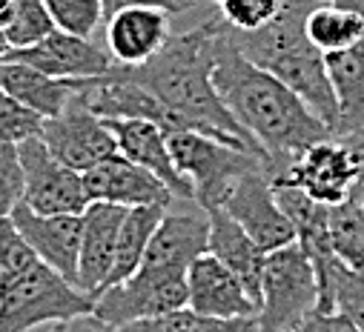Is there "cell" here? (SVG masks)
<instances>
[{"instance_id":"obj_24","label":"cell","mask_w":364,"mask_h":332,"mask_svg":"<svg viewBox=\"0 0 364 332\" xmlns=\"http://www.w3.org/2000/svg\"><path fill=\"white\" fill-rule=\"evenodd\" d=\"M169 206H129L127 215H124V223H121V235H118V255H115V267H112V275H109V284H121L124 278H129L132 272H138L144 267V258H146V249H149V240L164 218Z\"/></svg>"},{"instance_id":"obj_41","label":"cell","mask_w":364,"mask_h":332,"mask_svg":"<svg viewBox=\"0 0 364 332\" xmlns=\"http://www.w3.org/2000/svg\"><path fill=\"white\" fill-rule=\"evenodd\" d=\"M213 4H215V0H213Z\"/></svg>"},{"instance_id":"obj_21","label":"cell","mask_w":364,"mask_h":332,"mask_svg":"<svg viewBox=\"0 0 364 332\" xmlns=\"http://www.w3.org/2000/svg\"><path fill=\"white\" fill-rule=\"evenodd\" d=\"M86 80H66L52 77L29 63L4 60L0 63V92L18 98L21 104L32 106L43 118H55L66 109V104L83 89Z\"/></svg>"},{"instance_id":"obj_18","label":"cell","mask_w":364,"mask_h":332,"mask_svg":"<svg viewBox=\"0 0 364 332\" xmlns=\"http://www.w3.org/2000/svg\"><path fill=\"white\" fill-rule=\"evenodd\" d=\"M169 12L158 6H129L107 18V49L121 66H141L169 40Z\"/></svg>"},{"instance_id":"obj_9","label":"cell","mask_w":364,"mask_h":332,"mask_svg":"<svg viewBox=\"0 0 364 332\" xmlns=\"http://www.w3.org/2000/svg\"><path fill=\"white\" fill-rule=\"evenodd\" d=\"M18 152L26 175V192H23L26 206L43 215H80L92 204L83 184V172L72 170L60 157H55L41 135L18 143Z\"/></svg>"},{"instance_id":"obj_4","label":"cell","mask_w":364,"mask_h":332,"mask_svg":"<svg viewBox=\"0 0 364 332\" xmlns=\"http://www.w3.org/2000/svg\"><path fill=\"white\" fill-rule=\"evenodd\" d=\"M83 312H95V298L43 261L0 289V332H32L35 326H52Z\"/></svg>"},{"instance_id":"obj_29","label":"cell","mask_w":364,"mask_h":332,"mask_svg":"<svg viewBox=\"0 0 364 332\" xmlns=\"http://www.w3.org/2000/svg\"><path fill=\"white\" fill-rule=\"evenodd\" d=\"M58 26H55L43 0H18V12H15V21H12L6 38H9L12 49H26V46L41 43Z\"/></svg>"},{"instance_id":"obj_17","label":"cell","mask_w":364,"mask_h":332,"mask_svg":"<svg viewBox=\"0 0 364 332\" xmlns=\"http://www.w3.org/2000/svg\"><path fill=\"white\" fill-rule=\"evenodd\" d=\"M190 306L213 318H258V301L241 284V278L215 255L193 261L190 272Z\"/></svg>"},{"instance_id":"obj_40","label":"cell","mask_w":364,"mask_h":332,"mask_svg":"<svg viewBox=\"0 0 364 332\" xmlns=\"http://www.w3.org/2000/svg\"><path fill=\"white\" fill-rule=\"evenodd\" d=\"M321 4H330V0H321Z\"/></svg>"},{"instance_id":"obj_22","label":"cell","mask_w":364,"mask_h":332,"mask_svg":"<svg viewBox=\"0 0 364 332\" xmlns=\"http://www.w3.org/2000/svg\"><path fill=\"white\" fill-rule=\"evenodd\" d=\"M324 57L338 98V123L333 132L338 138L364 126V38L355 46Z\"/></svg>"},{"instance_id":"obj_16","label":"cell","mask_w":364,"mask_h":332,"mask_svg":"<svg viewBox=\"0 0 364 332\" xmlns=\"http://www.w3.org/2000/svg\"><path fill=\"white\" fill-rule=\"evenodd\" d=\"M118 152L127 155L129 160H135L138 166L149 170L152 175H158L175 198L181 201H196L193 184L181 175V170L175 166V157L169 152V132L152 121H138V118H107Z\"/></svg>"},{"instance_id":"obj_37","label":"cell","mask_w":364,"mask_h":332,"mask_svg":"<svg viewBox=\"0 0 364 332\" xmlns=\"http://www.w3.org/2000/svg\"><path fill=\"white\" fill-rule=\"evenodd\" d=\"M287 332H324V329H321V312H318V309H316V312H310L301 323H296V326H293V329H287Z\"/></svg>"},{"instance_id":"obj_28","label":"cell","mask_w":364,"mask_h":332,"mask_svg":"<svg viewBox=\"0 0 364 332\" xmlns=\"http://www.w3.org/2000/svg\"><path fill=\"white\" fill-rule=\"evenodd\" d=\"M41 258L35 255V249L29 246V240L21 235L18 223L12 221V215L0 218V289H4L12 278H18L21 272H26L32 264H38Z\"/></svg>"},{"instance_id":"obj_34","label":"cell","mask_w":364,"mask_h":332,"mask_svg":"<svg viewBox=\"0 0 364 332\" xmlns=\"http://www.w3.org/2000/svg\"><path fill=\"white\" fill-rule=\"evenodd\" d=\"M49 332H121V329L115 323H109L107 318H101L98 312H83V315L52 323Z\"/></svg>"},{"instance_id":"obj_7","label":"cell","mask_w":364,"mask_h":332,"mask_svg":"<svg viewBox=\"0 0 364 332\" xmlns=\"http://www.w3.org/2000/svg\"><path fill=\"white\" fill-rule=\"evenodd\" d=\"M187 267H172V264H144L138 272L124 278L121 284L107 287L95 298V312L115 323L118 329L155 318L181 306H190V281Z\"/></svg>"},{"instance_id":"obj_12","label":"cell","mask_w":364,"mask_h":332,"mask_svg":"<svg viewBox=\"0 0 364 332\" xmlns=\"http://www.w3.org/2000/svg\"><path fill=\"white\" fill-rule=\"evenodd\" d=\"M6 60L29 63L52 77H66V80H95L115 69V57L109 52L95 46L89 38L63 29H55L35 46L9 49Z\"/></svg>"},{"instance_id":"obj_36","label":"cell","mask_w":364,"mask_h":332,"mask_svg":"<svg viewBox=\"0 0 364 332\" xmlns=\"http://www.w3.org/2000/svg\"><path fill=\"white\" fill-rule=\"evenodd\" d=\"M18 12V0H0V32H9Z\"/></svg>"},{"instance_id":"obj_35","label":"cell","mask_w":364,"mask_h":332,"mask_svg":"<svg viewBox=\"0 0 364 332\" xmlns=\"http://www.w3.org/2000/svg\"><path fill=\"white\" fill-rule=\"evenodd\" d=\"M338 140L350 149L355 166H358V175H364V126L355 129V132H347V135H338Z\"/></svg>"},{"instance_id":"obj_20","label":"cell","mask_w":364,"mask_h":332,"mask_svg":"<svg viewBox=\"0 0 364 332\" xmlns=\"http://www.w3.org/2000/svg\"><path fill=\"white\" fill-rule=\"evenodd\" d=\"M207 212H210V255L227 264L250 289V295L261 304V275H264L267 253L224 206H213Z\"/></svg>"},{"instance_id":"obj_25","label":"cell","mask_w":364,"mask_h":332,"mask_svg":"<svg viewBox=\"0 0 364 332\" xmlns=\"http://www.w3.org/2000/svg\"><path fill=\"white\" fill-rule=\"evenodd\" d=\"M121 332H258V318H213L193 306H181L155 318L132 321Z\"/></svg>"},{"instance_id":"obj_2","label":"cell","mask_w":364,"mask_h":332,"mask_svg":"<svg viewBox=\"0 0 364 332\" xmlns=\"http://www.w3.org/2000/svg\"><path fill=\"white\" fill-rule=\"evenodd\" d=\"M221 15L207 18L190 32L169 35L164 49L141 66H121V74L141 83L166 106L181 112L198 132L215 135L227 143L252 149L264 155V149L252 140V135L232 118L227 104L215 89V38H218ZM267 157V155H264ZM269 163V160H267Z\"/></svg>"},{"instance_id":"obj_31","label":"cell","mask_w":364,"mask_h":332,"mask_svg":"<svg viewBox=\"0 0 364 332\" xmlns=\"http://www.w3.org/2000/svg\"><path fill=\"white\" fill-rule=\"evenodd\" d=\"M215 4L227 26L238 32H252L276 18L284 0H215Z\"/></svg>"},{"instance_id":"obj_6","label":"cell","mask_w":364,"mask_h":332,"mask_svg":"<svg viewBox=\"0 0 364 332\" xmlns=\"http://www.w3.org/2000/svg\"><path fill=\"white\" fill-rule=\"evenodd\" d=\"M318 309V272L304 246L287 243L267 253L261 275L258 332H287Z\"/></svg>"},{"instance_id":"obj_32","label":"cell","mask_w":364,"mask_h":332,"mask_svg":"<svg viewBox=\"0 0 364 332\" xmlns=\"http://www.w3.org/2000/svg\"><path fill=\"white\" fill-rule=\"evenodd\" d=\"M26 192V175L18 143H0V218L15 212L18 204H23Z\"/></svg>"},{"instance_id":"obj_26","label":"cell","mask_w":364,"mask_h":332,"mask_svg":"<svg viewBox=\"0 0 364 332\" xmlns=\"http://www.w3.org/2000/svg\"><path fill=\"white\" fill-rule=\"evenodd\" d=\"M330 243L344 267L364 272V209L353 198L330 206Z\"/></svg>"},{"instance_id":"obj_27","label":"cell","mask_w":364,"mask_h":332,"mask_svg":"<svg viewBox=\"0 0 364 332\" xmlns=\"http://www.w3.org/2000/svg\"><path fill=\"white\" fill-rule=\"evenodd\" d=\"M43 4L58 29L80 38H92L95 29L107 21L101 0H43Z\"/></svg>"},{"instance_id":"obj_10","label":"cell","mask_w":364,"mask_h":332,"mask_svg":"<svg viewBox=\"0 0 364 332\" xmlns=\"http://www.w3.org/2000/svg\"><path fill=\"white\" fill-rule=\"evenodd\" d=\"M41 138L46 140L55 157H60L66 166H72L77 172L92 170L95 163L118 152V143H115V135L107 118H101L86 104L83 89L66 104L60 115L46 118Z\"/></svg>"},{"instance_id":"obj_39","label":"cell","mask_w":364,"mask_h":332,"mask_svg":"<svg viewBox=\"0 0 364 332\" xmlns=\"http://www.w3.org/2000/svg\"><path fill=\"white\" fill-rule=\"evenodd\" d=\"M9 49H12V43H9V38H6V32H0V63L6 60V55H9Z\"/></svg>"},{"instance_id":"obj_23","label":"cell","mask_w":364,"mask_h":332,"mask_svg":"<svg viewBox=\"0 0 364 332\" xmlns=\"http://www.w3.org/2000/svg\"><path fill=\"white\" fill-rule=\"evenodd\" d=\"M313 264L318 272V309L341 312L364 329V272L344 267L336 253Z\"/></svg>"},{"instance_id":"obj_19","label":"cell","mask_w":364,"mask_h":332,"mask_svg":"<svg viewBox=\"0 0 364 332\" xmlns=\"http://www.w3.org/2000/svg\"><path fill=\"white\" fill-rule=\"evenodd\" d=\"M210 253V212H164L144 264H172V267H193L201 255Z\"/></svg>"},{"instance_id":"obj_15","label":"cell","mask_w":364,"mask_h":332,"mask_svg":"<svg viewBox=\"0 0 364 332\" xmlns=\"http://www.w3.org/2000/svg\"><path fill=\"white\" fill-rule=\"evenodd\" d=\"M127 206L92 201L83 209V238L77 258V289L98 298L112 275L118 255V235L124 223Z\"/></svg>"},{"instance_id":"obj_13","label":"cell","mask_w":364,"mask_h":332,"mask_svg":"<svg viewBox=\"0 0 364 332\" xmlns=\"http://www.w3.org/2000/svg\"><path fill=\"white\" fill-rule=\"evenodd\" d=\"M83 184L92 201L101 204H115V206H169L172 204V189L152 175L149 170L138 166L127 155L115 152L95 163L92 170L83 172Z\"/></svg>"},{"instance_id":"obj_33","label":"cell","mask_w":364,"mask_h":332,"mask_svg":"<svg viewBox=\"0 0 364 332\" xmlns=\"http://www.w3.org/2000/svg\"><path fill=\"white\" fill-rule=\"evenodd\" d=\"M101 4H104V15L112 18L115 12L129 9V6H158L169 15H184L198 4V0H101Z\"/></svg>"},{"instance_id":"obj_38","label":"cell","mask_w":364,"mask_h":332,"mask_svg":"<svg viewBox=\"0 0 364 332\" xmlns=\"http://www.w3.org/2000/svg\"><path fill=\"white\" fill-rule=\"evenodd\" d=\"M350 198L364 209V175H358V181H355V187H353V192H350Z\"/></svg>"},{"instance_id":"obj_3","label":"cell","mask_w":364,"mask_h":332,"mask_svg":"<svg viewBox=\"0 0 364 332\" xmlns=\"http://www.w3.org/2000/svg\"><path fill=\"white\" fill-rule=\"evenodd\" d=\"M318 0H284L279 15L261 29L238 32L230 26L235 46L261 69L272 72L336 132L338 98L330 80L327 57L307 38V15Z\"/></svg>"},{"instance_id":"obj_30","label":"cell","mask_w":364,"mask_h":332,"mask_svg":"<svg viewBox=\"0 0 364 332\" xmlns=\"http://www.w3.org/2000/svg\"><path fill=\"white\" fill-rule=\"evenodd\" d=\"M46 118L18 98L0 92V143H23L43 132Z\"/></svg>"},{"instance_id":"obj_11","label":"cell","mask_w":364,"mask_h":332,"mask_svg":"<svg viewBox=\"0 0 364 332\" xmlns=\"http://www.w3.org/2000/svg\"><path fill=\"white\" fill-rule=\"evenodd\" d=\"M221 206L255 238L264 253H276V249L299 240L293 221L282 209L276 189H272L269 163H261L241 175Z\"/></svg>"},{"instance_id":"obj_14","label":"cell","mask_w":364,"mask_h":332,"mask_svg":"<svg viewBox=\"0 0 364 332\" xmlns=\"http://www.w3.org/2000/svg\"><path fill=\"white\" fill-rule=\"evenodd\" d=\"M21 235L29 240L35 255L60 272L77 287V258L83 238V212L80 215H43L26 204H18L12 212Z\"/></svg>"},{"instance_id":"obj_1","label":"cell","mask_w":364,"mask_h":332,"mask_svg":"<svg viewBox=\"0 0 364 332\" xmlns=\"http://www.w3.org/2000/svg\"><path fill=\"white\" fill-rule=\"evenodd\" d=\"M215 89L232 118L264 149L272 172L299 157L307 146L330 138V126L272 72L255 66L230 38V26L221 18L215 38Z\"/></svg>"},{"instance_id":"obj_8","label":"cell","mask_w":364,"mask_h":332,"mask_svg":"<svg viewBox=\"0 0 364 332\" xmlns=\"http://www.w3.org/2000/svg\"><path fill=\"white\" fill-rule=\"evenodd\" d=\"M355 181L358 166L350 149L336 135L307 146L284 170L272 172V187L276 189H301L304 195L327 206L347 201Z\"/></svg>"},{"instance_id":"obj_5","label":"cell","mask_w":364,"mask_h":332,"mask_svg":"<svg viewBox=\"0 0 364 332\" xmlns=\"http://www.w3.org/2000/svg\"><path fill=\"white\" fill-rule=\"evenodd\" d=\"M169 152L175 157V166L181 170V175L193 184L196 204L201 209L221 206L241 175L267 163L264 155L227 143L198 129L169 132Z\"/></svg>"}]
</instances>
